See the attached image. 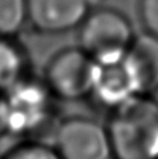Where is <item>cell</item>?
<instances>
[{
	"mask_svg": "<svg viewBox=\"0 0 158 159\" xmlns=\"http://www.w3.org/2000/svg\"><path fill=\"white\" fill-rule=\"evenodd\" d=\"M114 159H158V99L140 93L108 112Z\"/></svg>",
	"mask_w": 158,
	"mask_h": 159,
	"instance_id": "6da1fadb",
	"label": "cell"
},
{
	"mask_svg": "<svg viewBox=\"0 0 158 159\" xmlns=\"http://www.w3.org/2000/svg\"><path fill=\"white\" fill-rule=\"evenodd\" d=\"M8 135L18 141L42 140L53 133L59 116V101L44 78L30 74L4 93Z\"/></svg>",
	"mask_w": 158,
	"mask_h": 159,
	"instance_id": "7a4b0ae2",
	"label": "cell"
},
{
	"mask_svg": "<svg viewBox=\"0 0 158 159\" xmlns=\"http://www.w3.org/2000/svg\"><path fill=\"white\" fill-rule=\"evenodd\" d=\"M76 32L77 45L97 63L125 57L137 36L126 14L106 6L90 11Z\"/></svg>",
	"mask_w": 158,
	"mask_h": 159,
	"instance_id": "3957f363",
	"label": "cell"
},
{
	"mask_svg": "<svg viewBox=\"0 0 158 159\" xmlns=\"http://www.w3.org/2000/svg\"><path fill=\"white\" fill-rule=\"evenodd\" d=\"M97 61L78 45L62 48L49 57L41 77L60 102L88 101Z\"/></svg>",
	"mask_w": 158,
	"mask_h": 159,
	"instance_id": "277c9868",
	"label": "cell"
},
{
	"mask_svg": "<svg viewBox=\"0 0 158 159\" xmlns=\"http://www.w3.org/2000/svg\"><path fill=\"white\" fill-rule=\"evenodd\" d=\"M52 145L62 159H114L105 123L86 115H70L58 121Z\"/></svg>",
	"mask_w": 158,
	"mask_h": 159,
	"instance_id": "5b68a950",
	"label": "cell"
},
{
	"mask_svg": "<svg viewBox=\"0 0 158 159\" xmlns=\"http://www.w3.org/2000/svg\"><path fill=\"white\" fill-rule=\"evenodd\" d=\"M140 93V78L128 55L114 61L97 63L90 101L100 109L111 112Z\"/></svg>",
	"mask_w": 158,
	"mask_h": 159,
	"instance_id": "8992f818",
	"label": "cell"
},
{
	"mask_svg": "<svg viewBox=\"0 0 158 159\" xmlns=\"http://www.w3.org/2000/svg\"><path fill=\"white\" fill-rule=\"evenodd\" d=\"M84 0H28V25L44 36L77 31L90 13Z\"/></svg>",
	"mask_w": 158,
	"mask_h": 159,
	"instance_id": "52a82bcc",
	"label": "cell"
},
{
	"mask_svg": "<svg viewBox=\"0 0 158 159\" xmlns=\"http://www.w3.org/2000/svg\"><path fill=\"white\" fill-rule=\"evenodd\" d=\"M31 57L18 38L0 36V93L32 74Z\"/></svg>",
	"mask_w": 158,
	"mask_h": 159,
	"instance_id": "ba28073f",
	"label": "cell"
},
{
	"mask_svg": "<svg viewBox=\"0 0 158 159\" xmlns=\"http://www.w3.org/2000/svg\"><path fill=\"white\" fill-rule=\"evenodd\" d=\"M137 75L143 93L158 92V38L148 34H139L128 53Z\"/></svg>",
	"mask_w": 158,
	"mask_h": 159,
	"instance_id": "9c48e42d",
	"label": "cell"
},
{
	"mask_svg": "<svg viewBox=\"0 0 158 159\" xmlns=\"http://www.w3.org/2000/svg\"><path fill=\"white\" fill-rule=\"evenodd\" d=\"M28 25V0H0V36L18 38Z\"/></svg>",
	"mask_w": 158,
	"mask_h": 159,
	"instance_id": "30bf717a",
	"label": "cell"
},
{
	"mask_svg": "<svg viewBox=\"0 0 158 159\" xmlns=\"http://www.w3.org/2000/svg\"><path fill=\"white\" fill-rule=\"evenodd\" d=\"M0 159H62L52 144L42 140L18 141L0 155Z\"/></svg>",
	"mask_w": 158,
	"mask_h": 159,
	"instance_id": "8fae6325",
	"label": "cell"
},
{
	"mask_svg": "<svg viewBox=\"0 0 158 159\" xmlns=\"http://www.w3.org/2000/svg\"><path fill=\"white\" fill-rule=\"evenodd\" d=\"M136 11L143 32L158 38V0H137Z\"/></svg>",
	"mask_w": 158,
	"mask_h": 159,
	"instance_id": "7c38bea8",
	"label": "cell"
},
{
	"mask_svg": "<svg viewBox=\"0 0 158 159\" xmlns=\"http://www.w3.org/2000/svg\"><path fill=\"white\" fill-rule=\"evenodd\" d=\"M8 135V123H7V109H6L4 93H0V140Z\"/></svg>",
	"mask_w": 158,
	"mask_h": 159,
	"instance_id": "4fadbf2b",
	"label": "cell"
},
{
	"mask_svg": "<svg viewBox=\"0 0 158 159\" xmlns=\"http://www.w3.org/2000/svg\"><path fill=\"white\" fill-rule=\"evenodd\" d=\"M87 3V6L90 7V10H94V8H98V7H102L105 0H84Z\"/></svg>",
	"mask_w": 158,
	"mask_h": 159,
	"instance_id": "5bb4252c",
	"label": "cell"
}]
</instances>
